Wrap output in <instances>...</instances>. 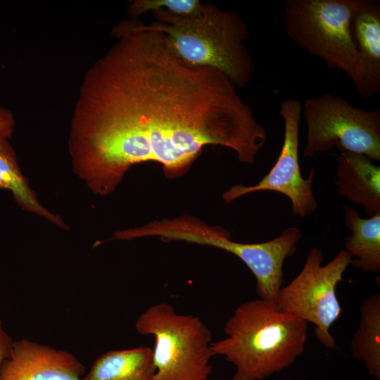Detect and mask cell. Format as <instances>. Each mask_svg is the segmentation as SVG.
I'll use <instances>...</instances> for the list:
<instances>
[{"instance_id":"obj_1","label":"cell","mask_w":380,"mask_h":380,"mask_svg":"<svg viewBox=\"0 0 380 380\" xmlns=\"http://www.w3.org/2000/svg\"><path fill=\"white\" fill-rule=\"evenodd\" d=\"M112 34L118 41L84 76L68 137L72 170L92 193H113L144 162L175 179L208 145L255 162L265 130L225 74L181 64L163 34L137 19L120 21Z\"/></svg>"},{"instance_id":"obj_2","label":"cell","mask_w":380,"mask_h":380,"mask_svg":"<svg viewBox=\"0 0 380 380\" xmlns=\"http://www.w3.org/2000/svg\"><path fill=\"white\" fill-rule=\"evenodd\" d=\"M308 322L260 298L241 304L213 341V356L236 367L232 380H262L291 365L303 352Z\"/></svg>"},{"instance_id":"obj_3","label":"cell","mask_w":380,"mask_h":380,"mask_svg":"<svg viewBox=\"0 0 380 380\" xmlns=\"http://www.w3.org/2000/svg\"><path fill=\"white\" fill-rule=\"evenodd\" d=\"M156 22L144 30L161 32L165 49L181 64L191 68H212L225 74L235 87L251 81L255 65L246 45L247 26L239 14L203 3L198 17H182L164 10L153 11Z\"/></svg>"},{"instance_id":"obj_4","label":"cell","mask_w":380,"mask_h":380,"mask_svg":"<svg viewBox=\"0 0 380 380\" xmlns=\"http://www.w3.org/2000/svg\"><path fill=\"white\" fill-rule=\"evenodd\" d=\"M142 237L159 236L162 240L183 241L210 246L238 257L256 279L259 298L275 302L284 282L283 266L286 258L296 252L301 237L300 230L287 227L276 238L256 243H244L230 239V234L218 227H210L189 216L163 219L141 227Z\"/></svg>"},{"instance_id":"obj_5","label":"cell","mask_w":380,"mask_h":380,"mask_svg":"<svg viewBox=\"0 0 380 380\" xmlns=\"http://www.w3.org/2000/svg\"><path fill=\"white\" fill-rule=\"evenodd\" d=\"M358 0H287L284 28L299 47L342 70L355 88L361 75L360 54L352 32Z\"/></svg>"},{"instance_id":"obj_6","label":"cell","mask_w":380,"mask_h":380,"mask_svg":"<svg viewBox=\"0 0 380 380\" xmlns=\"http://www.w3.org/2000/svg\"><path fill=\"white\" fill-rule=\"evenodd\" d=\"M136 331L154 339L153 380H208L213 357L210 331L198 317L178 313L159 303L137 318Z\"/></svg>"},{"instance_id":"obj_7","label":"cell","mask_w":380,"mask_h":380,"mask_svg":"<svg viewBox=\"0 0 380 380\" xmlns=\"http://www.w3.org/2000/svg\"><path fill=\"white\" fill-rule=\"evenodd\" d=\"M307 125L303 156L337 147L380 160V110L353 106L338 95L325 93L302 104Z\"/></svg>"},{"instance_id":"obj_8","label":"cell","mask_w":380,"mask_h":380,"mask_svg":"<svg viewBox=\"0 0 380 380\" xmlns=\"http://www.w3.org/2000/svg\"><path fill=\"white\" fill-rule=\"evenodd\" d=\"M351 260L352 256L347 251H341L329 263L322 265V252L317 248H311L301 271L287 286L281 288L275 300L284 312L313 324L317 338L329 349L336 348L329 329L342 311L336 287L343 280Z\"/></svg>"},{"instance_id":"obj_9","label":"cell","mask_w":380,"mask_h":380,"mask_svg":"<svg viewBox=\"0 0 380 380\" xmlns=\"http://www.w3.org/2000/svg\"><path fill=\"white\" fill-rule=\"evenodd\" d=\"M279 114L284 125V140L279 156L270 172L256 184H236L222 194L224 201L231 203L244 195L264 191L279 192L289 198L294 215L305 217L312 215L317 204L314 197L313 168L307 178L301 175L298 160L299 123L302 103L292 98L280 104Z\"/></svg>"},{"instance_id":"obj_10","label":"cell","mask_w":380,"mask_h":380,"mask_svg":"<svg viewBox=\"0 0 380 380\" xmlns=\"http://www.w3.org/2000/svg\"><path fill=\"white\" fill-rule=\"evenodd\" d=\"M85 368L72 353L27 338L14 341L0 380H82Z\"/></svg>"},{"instance_id":"obj_11","label":"cell","mask_w":380,"mask_h":380,"mask_svg":"<svg viewBox=\"0 0 380 380\" xmlns=\"http://www.w3.org/2000/svg\"><path fill=\"white\" fill-rule=\"evenodd\" d=\"M352 32L361 63V75L355 87L364 99L380 93V4L358 0L352 20Z\"/></svg>"},{"instance_id":"obj_12","label":"cell","mask_w":380,"mask_h":380,"mask_svg":"<svg viewBox=\"0 0 380 380\" xmlns=\"http://www.w3.org/2000/svg\"><path fill=\"white\" fill-rule=\"evenodd\" d=\"M372 160L362 153L341 151L336 180L337 193L362 205L369 217L380 213V167Z\"/></svg>"},{"instance_id":"obj_13","label":"cell","mask_w":380,"mask_h":380,"mask_svg":"<svg viewBox=\"0 0 380 380\" xmlns=\"http://www.w3.org/2000/svg\"><path fill=\"white\" fill-rule=\"evenodd\" d=\"M153 349L140 346L101 354L82 380H153Z\"/></svg>"},{"instance_id":"obj_14","label":"cell","mask_w":380,"mask_h":380,"mask_svg":"<svg viewBox=\"0 0 380 380\" xmlns=\"http://www.w3.org/2000/svg\"><path fill=\"white\" fill-rule=\"evenodd\" d=\"M0 189L11 192L16 204L24 211L45 219L58 227L70 230L63 218L46 208L23 175L16 153L8 139L0 137Z\"/></svg>"},{"instance_id":"obj_15","label":"cell","mask_w":380,"mask_h":380,"mask_svg":"<svg viewBox=\"0 0 380 380\" xmlns=\"http://www.w3.org/2000/svg\"><path fill=\"white\" fill-rule=\"evenodd\" d=\"M345 224L351 232L346 240V251L356 258L350 265L362 271L380 270V213L367 219L357 210L345 208Z\"/></svg>"},{"instance_id":"obj_16","label":"cell","mask_w":380,"mask_h":380,"mask_svg":"<svg viewBox=\"0 0 380 380\" xmlns=\"http://www.w3.org/2000/svg\"><path fill=\"white\" fill-rule=\"evenodd\" d=\"M353 357L380 379V294L367 298L360 308L358 328L351 341Z\"/></svg>"},{"instance_id":"obj_17","label":"cell","mask_w":380,"mask_h":380,"mask_svg":"<svg viewBox=\"0 0 380 380\" xmlns=\"http://www.w3.org/2000/svg\"><path fill=\"white\" fill-rule=\"evenodd\" d=\"M203 3L198 0H132L127 4V13L132 19L149 11L164 10L182 17H198Z\"/></svg>"},{"instance_id":"obj_18","label":"cell","mask_w":380,"mask_h":380,"mask_svg":"<svg viewBox=\"0 0 380 380\" xmlns=\"http://www.w3.org/2000/svg\"><path fill=\"white\" fill-rule=\"evenodd\" d=\"M15 120L13 113L0 107V137L11 139L14 132Z\"/></svg>"},{"instance_id":"obj_19","label":"cell","mask_w":380,"mask_h":380,"mask_svg":"<svg viewBox=\"0 0 380 380\" xmlns=\"http://www.w3.org/2000/svg\"><path fill=\"white\" fill-rule=\"evenodd\" d=\"M13 341L5 331L2 322L0 320V369L3 362L11 352Z\"/></svg>"}]
</instances>
